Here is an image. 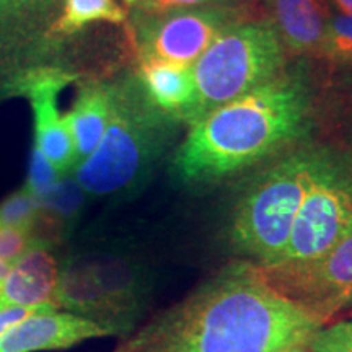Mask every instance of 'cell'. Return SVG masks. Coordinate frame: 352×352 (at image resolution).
<instances>
[{"label": "cell", "mask_w": 352, "mask_h": 352, "mask_svg": "<svg viewBox=\"0 0 352 352\" xmlns=\"http://www.w3.org/2000/svg\"><path fill=\"white\" fill-rule=\"evenodd\" d=\"M321 324L236 261L121 338L113 352H283Z\"/></svg>", "instance_id": "1"}, {"label": "cell", "mask_w": 352, "mask_h": 352, "mask_svg": "<svg viewBox=\"0 0 352 352\" xmlns=\"http://www.w3.org/2000/svg\"><path fill=\"white\" fill-rule=\"evenodd\" d=\"M310 98L298 77L283 76L191 122L175 157L184 182H210L271 155L300 138Z\"/></svg>", "instance_id": "2"}, {"label": "cell", "mask_w": 352, "mask_h": 352, "mask_svg": "<svg viewBox=\"0 0 352 352\" xmlns=\"http://www.w3.org/2000/svg\"><path fill=\"white\" fill-rule=\"evenodd\" d=\"M109 120L94 155L76 168L88 196H126L142 184L164 153L171 118L145 96L138 77L108 83Z\"/></svg>", "instance_id": "3"}, {"label": "cell", "mask_w": 352, "mask_h": 352, "mask_svg": "<svg viewBox=\"0 0 352 352\" xmlns=\"http://www.w3.org/2000/svg\"><path fill=\"white\" fill-rule=\"evenodd\" d=\"M147 270L118 245H87L60 259L56 307L121 338L140 324L148 302Z\"/></svg>", "instance_id": "4"}, {"label": "cell", "mask_w": 352, "mask_h": 352, "mask_svg": "<svg viewBox=\"0 0 352 352\" xmlns=\"http://www.w3.org/2000/svg\"><path fill=\"white\" fill-rule=\"evenodd\" d=\"M318 160L320 155L307 152L285 158L259 176L241 197L228 236L246 261L258 267L279 261Z\"/></svg>", "instance_id": "5"}, {"label": "cell", "mask_w": 352, "mask_h": 352, "mask_svg": "<svg viewBox=\"0 0 352 352\" xmlns=\"http://www.w3.org/2000/svg\"><path fill=\"white\" fill-rule=\"evenodd\" d=\"M283 44L266 20L243 21L215 39L192 65L196 98L189 124L280 76Z\"/></svg>", "instance_id": "6"}, {"label": "cell", "mask_w": 352, "mask_h": 352, "mask_svg": "<svg viewBox=\"0 0 352 352\" xmlns=\"http://www.w3.org/2000/svg\"><path fill=\"white\" fill-rule=\"evenodd\" d=\"M258 270L272 289L318 321L321 328L352 318V230L314 261Z\"/></svg>", "instance_id": "7"}, {"label": "cell", "mask_w": 352, "mask_h": 352, "mask_svg": "<svg viewBox=\"0 0 352 352\" xmlns=\"http://www.w3.org/2000/svg\"><path fill=\"white\" fill-rule=\"evenodd\" d=\"M59 8L60 0H0V101L20 96L38 70L64 67L63 43L50 36Z\"/></svg>", "instance_id": "8"}, {"label": "cell", "mask_w": 352, "mask_h": 352, "mask_svg": "<svg viewBox=\"0 0 352 352\" xmlns=\"http://www.w3.org/2000/svg\"><path fill=\"white\" fill-rule=\"evenodd\" d=\"M352 230V182L320 157L289 243L276 264L308 263L334 248ZM274 264V266H276Z\"/></svg>", "instance_id": "9"}, {"label": "cell", "mask_w": 352, "mask_h": 352, "mask_svg": "<svg viewBox=\"0 0 352 352\" xmlns=\"http://www.w3.org/2000/svg\"><path fill=\"white\" fill-rule=\"evenodd\" d=\"M252 19L248 7H212L134 16L140 59L192 67L220 34Z\"/></svg>", "instance_id": "10"}, {"label": "cell", "mask_w": 352, "mask_h": 352, "mask_svg": "<svg viewBox=\"0 0 352 352\" xmlns=\"http://www.w3.org/2000/svg\"><path fill=\"white\" fill-rule=\"evenodd\" d=\"M109 333L56 307L0 310V352L65 351Z\"/></svg>", "instance_id": "11"}, {"label": "cell", "mask_w": 352, "mask_h": 352, "mask_svg": "<svg viewBox=\"0 0 352 352\" xmlns=\"http://www.w3.org/2000/svg\"><path fill=\"white\" fill-rule=\"evenodd\" d=\"M77 74L65 67L38 70L25 83L21 95L30 101L34 118V140L60 176L77 168V155L65 116L59 109V94Z\"/></svg>", "instance_id": "12"}, {"label": "cell", "mask_w": 352, "mask_h": 352, "mask_svg": "<svg viewBox=\"0 0 352 352\" xmlns=\"http://www.w3.org/2000/svg\"><path fill=\"white\" fill-rule=\"evenodd\" d=\"M56 250L38 243L10 266L0 287V308L56 307L60 270Z\"/></svg>", "instance_id": "13"}, {"label": "cell", "mask_w": 352, "mask_h": 352, "mask_svg": "<svg viewBox=\"0 0 352 352\" xmlns=\"http://www.w3.org/2000/svg\"><path fill=\"white\" fill-rule=\"evenodd\" d=\"M264 12L285 56H320L331 16L327 0H264Z\"/></svg>", "instance_id": "14"}, {"label": "cell", "mask_w": 352, "mask_h": 352, "mask_svg": "<svg viewBox=\"0 0 352 352\" xmlns=\"http://www.w3.org/2000/svg\"><path fill=\"white\" fill-rule=\"evenodd\" d=\"M135 77L147 100L158 111L171 120L189 122L196 98L192 67H183L158 59H140Z\"/></svg>", "instance_id": "15"}, {"label": "cell", "mask_w": 352, "mask_h": 352, "mask_svg": "<svg viewBox=\"0 0 352 352\" xmlns=\"http://www.w3.org/2000/svg\"><path fill=\"white\" fill-rule=\"evenodd\" d=\"M109 120V87L108 83L87 82L78 88L72 108L65 114L74 147L77 166L94 155L103 139Z\"/></svg>", "instance_id": "16"}, {"label": "cell", "mask_w": 352, "mask_h": 352, "mask_svg": "<svg viewBox=\"0 0 352 352\" xmlns=\"http://www.w3.org/2000/svg\"><path fill=\"white\" fill-rule=\"evenodd\" d=\"M127 12L116 0H60L57 19L50 30V36L57 43L80 33L88 25L107 21L121 25Z\"/></svg>", "instance_id": "17"}, {"label": "cell", "mask_w": 352, "mask_h": 352, "mask_svg": "<svg viewBox=\"0 0 352 352\" xmlns=\"http://www.w3.org/2000/svg\"><path fill=\"white\" fill-rule=\"evenodd\" d=\"M39 214H41V204L23 186L0 202V227L20 228L33 235Z\"/></svg>", "instance_id": "18"}, {"label": "cell", "mask_w": 352, "mask_h": 352, "mask_svg": "<svg viewBox=\"0 0 352 352\" xmlns=\"http://www.w3.org/2000/svg\"><path fill=\"white\" fill-rule=\"evenodd\" d=\"M320 56L341 64H352V16L333 13Z\"/></svg>", "instance_id": "19"}, {"label": "cell", "mask_w": 352, "mask_h": 352, "mask_svg": "<svg viewBox=\"0 0 352 352\" xmlns=\"http://www.w3.org/2000/svg\"><path fill=\"white\" fill-rule=\"evenodd\" d=\"M212 7H246L243 0H139L134 16H152L176 10Z\"/></svg>", "instance_id": "20"}, {"label": "cell", "mask_w": 352, "mask_h": 352, "mask_svg": "<svg viewBox=\"0 0 352 352\" xmlns=\"http://www.w3.org/2000/svg\"><path fill=\"white\" fill-rule=\"evenodd\" d=\"M59 173L50 164L46 155L41 152V148L33 142L32 145V157H30V170H28V182L25 183V189L30 191L36 199H41L47 192L54 188V184L59 182Z\"/></svg>", "instance_id": "21"}, {"label": "cell", "mask_w": 352, "mask_h": 352, "mask_svg": "<svg viewBox=\"0 0 352 352\" xmlns=\"http://www.w3.org/2000/svg\"><path fill=\"white\" fill-rule=\"evenodd\" d=\"M308 346L311 352H352V318L320 328Z\"/></svg>", "instance_id": "22"}, {"label": "cell", "mask_w": 352, "mask_h": 352, "mask_svg": "<svg viewBox=\"0 0 352 352\" xmlns=\"http://www.w3.org/2000/svg\"><path fill=\"white\" fill-rule=\"evenodd\" d=\"M38 241L26 230L12 227H0V263L13 266L25 256Z\"/></svg>", "instance_id": "23"}, {"label": "cell", "mask_w": 352, "mask_h": 352, "mask_svg": "<svg viewBox=\"0 0 352 352\" xmlns=\"http://www.w3.org/2000/svg\"><path fill=\"white\" fill-rule=\"evenodd\" d=\"M342 15L352 16V0H329Z\"/></svg>", "instance_id": "24"}, {"label": "cell", "mask_w": 352, "mask_h": 352, "mask_svg": "<svg viewBox=\"0 0 352 352\" xmlns=\"http://www.w3.org/2000/svg\"><path fill=\"white\" fill-rule=\"evenodd\" d=\"M283 352H311V349L310 346H308V342H305V344H297V346L289 347V349H285Z\"/></svg>", "instance_id": "25"}, {"label": "cell", "mask_w": 352, "mask_h": 352, "mask_svg": "<svg viewBox=\"0 0 352 352\" xmlns=\"http://www.w3.org/2000/svg\"><path fill=\"white\" fill-rule=\"evenodd\" d=\"M8 270H10V266H7V264L0 263V287H2L3 279H6L7 274H8Z\"/></svg>", "instance_id": "26"}, {"label": "cell", "mask_w": 352, "mask_h": 352, "mask_svg": "<svg viewBox=\"0 0 352 352\" xmlns=\"http://www.w3.org/2000/svg\"><path fill=\"white\" fill-rule=\"evenodd\" d=\"M124 3L127 7H135L139 3V0H124Z\"/></svg>", "instance_id": "27"}, {"label": "cell", "mask_w": 352, "mask_h": 352, "mask_svg": "<svg viewBox=\"0 0 352 352\" xmlns=\"http://www.w3.org/2000/svg\"><path fill=\"white\" fill-rule=\"evenodd\" d=\"M243 2H245V0H243ZM248 2H250V3H252V0H248Z\"/></svg>", "instance_id": "28"}]
</instances>
